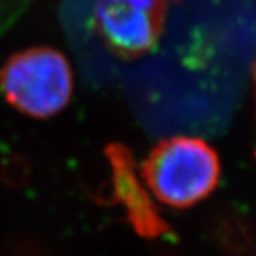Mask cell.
I'll list each match as a JSON object with an SVG mask.
<instances>
[{
    "mask_svg": "<svg viewBox=\"0 0 256 256\" xmlns=\"http://www.w3.org/2000/svg\"><path fill=\"white\" fill-rule=\"evenodd\" d=\"M140 175L156 201L182 210L204 201L216 188L220 158L201 138L171 137L148 152Z\"/></svg>",
    "mask_w": 256,
    "mask_h": 256,
    "instance_id": "6da1fadb",
    "label": "cell"
},
{
    "mask_svg": "<svg viewBox=\"0 0 256 256\" xmlns=\"http://www.w3.org/2000/svg\"><path fill=\"white\" fill-rule=\"evenodd\" d=\"M0 90L18 112L32 118H50L72 101L73 70L67 57L56 48H24L3 64Z\"/></svg>",
    "mask_w": 256,
    "mask_h": 256,
    "instance_id": "7a4b0ae2",
    "label": "cell"
},
{
    "mask_svg": "<svg viewBox=\"0 0 256 256\" xmlns=\"http://www.w3.org/2000/svg\"><path fill=\"white\" fill-rule=\"evenodd\" d=\"M166 0H97L94 26L104 46L122 60H136L156 46Z\"/></svg>",
    "mask_w": 256,
    "mask_h": 256,
    "instance_id": "3957f363",
    "label": "cell"
},
{
    "mask_svg": "<svg viewBox=\"0 0 256 256\" xmlns=\"http://www.w3.org/2000/svg\"><path fill=\"white\" fill-rule=\"evenodd\" d=\"M104 154L110 166L112 201L122 206L131 228L146 239L171 234V228L142 185L130 148L121 142H111L106 146Z\"/></svg>",
    "mask_w": 256,
    "mask_h": 256,
    "instance_id": "277c9868",
    "label": "cell"
},
{
    "mask_svg": "<svg viewBox=\"0 0 256 256\" xmlns=\"http://www.w3.org/2000/svg\"><path fill=\"white\" fill-rule=\"evenodd\" d=\"M3 256H52L50 249L32 234H16L6 239Z\"/></svg>",
    "mask_w": 256,
    "mask_h": 256,
    "instance_id": "5b68a950",
    "label": "cell"
},
{
    "mask_svg": "<svg viewBox=\"0 0 256 256\" xmlns=\"http://www.w3.org/2000/svg\"><path fill=\"white\" fill-rule=\"evenodd\" d=\"M2 175L3 180L13 186H22L24 181L28 180V165L24 160L14 156L6 161L3 168H2Z\"/></svg>",
    "mask_w": 256,
    "mask_h": 256,
    "instance_id": "8992f818",
    "label": "cell"
}]
</instances>
